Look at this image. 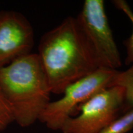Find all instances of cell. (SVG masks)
Wrapping results in <instances>:
<instances>
[{
    "mask_svg": "<svg viewBox=\"0 0 133 133\" xmlns=\"http://www.w3.org/2000/svg\"><path fill=\"white\" fill-rule=\"evenodd\" d=\"M37 54L51 93L63 94L70 84L99 68L76 17L69 16L41 37Z\"/></svg>",
    "mask_w": 133,
    "mask_h": 133,
    "instance_id": "1",
    "label": "cell"
},
{
    "mask_svg": "<svg viewBox=\"0 0 133 133\" xmlns=\"http://www.w3.org/2000/svg\"><path fill=\"white\" fill-rule=\"evenodd\" d=\"M0 90L14 122L26 128L38 121L51 102V91L37 53L25 55L1 68Z\"/></svg>",
    "mask_w": 133,
    "mask_h": 133,
    "instance_id": "2",
    "label": "cell"
},
{
    "mask_svg": "<svg viewBox=\"0 0 133 133\" xmlns=\"http://www.w3.org/2000/svg\"><path fill=\"white\" fill-rule=\"evenodd\" d=\"M118 71V70L99 68L70 84L61 99L49 103L38 121L51 130L61 131L66 119L74 116L76 112H79L81 105L104 89L112 87Z\"/></svg>",
    "mask_w": 133,
    "mask_h": 133,
    "instance_id": "3",
    "label": "cell"
},
{
    "mask_svg": "<svg viewBox=\"0 0 133 133\" xmlns=\"http://www.w3.org/2000/svg\"><path fill=\"white\" fill-rule=\"evenodd\" d=\"M99 68L116 70L122 65L103 0H86L76 17Z\"/></svg>",
    "mask_w": 133,
    "mask_h": 133,
    "instance_id": "4",
    "label": "cell"
},
{
    "mask_svg": "<svg viewBox=\"0 0 133 133\" xmlns=\"http://www.w3.org/2000/svg\"><path fill=\"white\" fill-rule=\"evenodd\" d=\"M123 88L114 86L104 89L81 105L78 115L69 118L63 124V133H99L123 112Z\"/></svg>",
    "mask_w": 133,
    "mask_h": 133,
    "instance_id": "5",
    "label": "cell"
},
{
    "mask_svg": "<svg viewBox=\"0 0 133 133\" xmlns=\"http://www.w3.org/2000/svg\"><path fill=\"white\" fill-rule=\"evenodd\" d=\"M34 31L21 12L0 11V69L31 53Z\"/></svg>",
    "mask_w": 133,
    "mask_h": 133,
    "instance_id": "6",
    "label": "cell"
},
{
    "mask_svg": "<svg viewBox=\"0 0 133 133\" xmlns=\"http://www.w3.org/2000/svg\"><path fill=\"white\" fill-rule=\"evenodd\" d=\"M123 88L124 91V105L123 112L126 113L133 109V63L125 71H118L112 86Z\"/></svg>",
    "mask_w": 133,
    "mask_h": 133,
    "instance_id": "7",
    "label": "cell"
},
{
    "mask_svg": "<svg viewBox=\"0 0 133 133\" xmlns=\"http://www.w3.org/2000/svg\"><path fill=\"white\" fill-rule=\"evenodd\" d=\"M133 128V109L118 117L99 133H126Z\"/></svg>",
    "mask_w": 133,
    "mask_h": 133,
    "instance_id": "8",
    "label": "cell"
},
{
    "mask_svg": "<svg viewBox=\"0 0 133 133\" xmlns=\"http://www.w3.org/2000/svg\"><path fill=\"white\" fill-rule=\"evenodd\" d=\"M113 4L116 8L120 10L129 18L133 25V11L131 10L129 5L124 0H114L112 1ZM124 44L126 49V58L125 64L127 65H131L133 63V31L132 35L124 41Z\"/></svg>",
    "mask_w": 133,
    "mask_h": 133,
    "instance_id": "9",
    "label": "cell"
},
{
    "mask_svg": "<svg viewBox=\"0 0 133 133\" xmlns=\"http://www.w3.org/2000/svg\"><path fill=\"white\" fill-rule=\"evenodd\" d=\"M12 122L14 119L12 112L0 90V132L5 130Z\"/></svg>",
    "mask_w": 133,
    "mask_h": 133,
    "instance_id": "10",
    "label": "cell"
}]
</instances>
